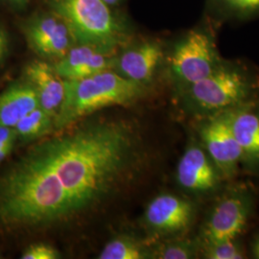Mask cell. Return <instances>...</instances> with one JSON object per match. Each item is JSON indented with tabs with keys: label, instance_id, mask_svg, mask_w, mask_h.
Returning a JSON list of instances; mask_svg holds the SVG:
<instances>
[{
	"label": "cell",
	"instance_id": "7a4b0ae2",
	"mask_svg": "<svg viewBox=\"0 0 259 259\" xmlns=\"http://www.w3.org/2000/svg\"><path fill=\"white\" fill-rule=\"evenodd\" d=\"M65 81V100L56 115V131L69 127L105 108L129 106L146 93L145 84L132 81L114 69Z\"/></svg>",
	"mask_w": 259,
	"mask_h": 259
},
{
	"label": "cell",
	"instance_id": "30bf717a",
	"mask_svg": "<svg viewBox=\"0 0 259 259\" xmlns=\"http://www.w3.org/2000/svg\"><path fill=\"white\" fill-rule=\"evenodd\" d=\"M195 207L184 198L172 194L159 195L153 199L145 211V221L157 232H185L193 222Z\"/></svg>",
	"mask_w": 259,
	"mask_h": 259
},
{
	"label": "cell",
	"instance_id": "5bb4252c",
	"mask_svg": "<svg viewBox=\"0 0 259 259\" xmlns=\"http://www.w3.org/2000/svg\"><path fill=\"white\" fill-rule=\"evenodd\" d=\"M37 107L39 104L37 93L25 79L11 84L0 94V127L15 128Z\"/></svg>",
	"mask_w": 259,
	"mask_h": 259
},
{
	"label": "cell",
	"instance_id": "9a60e30c",
	"mask_svg": "<svg viewBox=\"0 0 259 259\" xmlns=\"http://www.w3.org/2000/svg\"><path fill=\"white\" fill-rule=\"evenodd\" d=\"M230 126L244 153L245 159L259 161V114L251 104L226 111Z\"/></svg>",
	"mask_w": 259,
	"mask_h": 259
},
{
	"label": "cell",
	"instance_id": "603a6c76",
	"mask_svg": "<svg viewBox=\"0 0 259 259\" xmlns=\"http://www.w3.org/2000/svg\"><path fill=\"white\" fill-rule=\"evenodd\" d=\"M9 52V37L7 32L0 26V64L5 60Z\"/></svg>",
	"mask_w": 259,
	"mask_h": 259
},
{
	"label": "cell",
	"instance_id": "e0dca14e",
	"mask_svg": "<svg viewBox=\"0 0 259 259\" xmlns=\"http://www.w3.org/2000/svg\"><path fill=\"white\" fill-rule=\"evenodd\" d=\"M152 257L141 244L127 236H121L109 242L99 259H144Z\"/></svg>",
	"mask_w": 259,
	"mask_h": 259
},
{
	"label": "cell",
	"instance_id": "52a82bcc",
	"mask_svg": "<svg viewBox=\"0 0 259 259\" xmlns=\"http://www.w3.org/2000/svg\"><path fill=\"white\" fill-rule=\"evenodd\" d=\"M205 152L212 159L223 178L232 177L243 160L244 153L232 134L227 112L208 116L200 130Z\"/></svg>",
	"mask_w": 259,
	"mask_h": 259
},
{
	"label": "cell",
	"instance_id": "ba28073f",
	"mask_svg": "<svg viewBox=\"0 0 259 259\" xmlns=\"http://www.w3.org/2000/svg\"><path fill=\"white\" fill-rule=\"evenodd\" d=\"M24 34L29 47L46 61L61 60L77 45L69 27L53 12L28 21Z\"/></svg>",
	"mask_w": 259,
	"mask_h": 259
},
{
	"label": "cell",
	"instance_id": "ac0fdd59",
	"mask_svg": "<svg viewBox=\"0 0 259 259\" xmlns=\"http://www.w3.org/2000/svg\"><path fill=\"white\" fill-rule=\"evenodd\" d=\"M197 250L198 245L192 241H177L162 245L154 254L160 259L193 258Z\"/></svg>",
	"mask_w": 259,
	"mask_h": 259
},
{
	"label": "cell",
	"instance_id": "8fae6325",
	"mask_svg": "<svg viewBox=\"0 0 259 259\" xmlns=\"http://www.w3.org/2000/svg\"><path fill=\"white\" fill-rule=\"evenodd\" d=\"M116 57L95 47L76 45L61 60L55 62L54 68L64 80L83 79L104 70L114 69Z\"/></svg>",
	"mask_w": 259,
	"mask_h": 259
},
{
	"label": "cell",
	"instance_id": "ffe728a7",
	"mask_svg": "<svg viewBox=\"0 0 259 259\" xmlns=\"http://www.w3.org/2000/svg\"><path fill=\"white\" fill-rule=\"evenodd\" d=\"M204 257L207 259H242L245 257L240 244L233 240L223 241L204 247Z\"/></svg>",
	"mask_w": 259,
	"mask_h": 259
},
{
	"label": "cell",
	"instance_id": "4fadbf2b",
	"mask_svg": "<svg viewBox=\"0 0 259 259\" xmlns=\"http://www.w3.org/2000/svg\"><path fill=\"white\" fill-rule=\"evenodd\" d=\"M163 59V48L157 40H146L126 49L116 57L114 69L137 83L147 85Z\"/></svg>",
	"mask_w": 259,
	"mask_h": 259
},
{
	"label": "cell",
	"instance_id": "3957f363",
	"mask_svg": "<svg viewBox=\"0 0 259 259\" xmlns=\"http://www.w3.org/2000/svg\"><path fill=\"white\" fill-rule=\"evenodd\" d=\"M184 90L190 109L208 117L252 104L259 81L244 65L223 61L209 76Z\"/></svg>",
	"mask_w": 259,
	"mask_h": 259
},
{
	"label": "cell",
	"instance_id": "8992f818",
	"mask_svg": "<svg viewBox=\"0 0 259 259\" xmlns=\"http://www.w3.org/2000/svg\"><path fill=\"white\" fill-rule=\"evenodd\" d=\"M252 207L250 193L234 191L214 206L204 225L199 243L206 247L223 241L233 240L243 232Z\"/></svg>",
	"mask_w": 259,
	"mask_h": 259
},
{
	"label": "cell",
	"instance_id": "d6986e66",
	"mask_svg": "<svg viewBox=\"0 0 259 259\" xmlns=\"http://www.w3.org/2000/svg\"><path fill=\"white\" fill-rule=\"evenodd\" d=\"M228 16L246 19L259 15V0H215Z\"/></svg>",
	"mask_w": 259,
	"mask_h": 259
},
{
	"label": "cell",
	"instance_id": "484cf974",
	"mask_svg": "<svg viewBox=\"0 0 259 259\" xmlns=\"http://www.w3.org/2000/svg\"><path fill=\"white\" fill-rule=\"evenodd\" d=\"M7 1H9V2H11V3L20 4V3H22V2H24V1H26V0H7Z\"/></svg>",
	"mask_w": 259,
	"mask_h": 259
},
{
	"label": "cell",
	"instance_id": "2e32d148",
	"mask_svg": "<svg viewBox=\"0 0 259 259\" xmlns=\"http://www.w3.org/2000/svg\"><path fill=\"white\" fill-rule=\"evenodd\" d=\"M18 139L32 141L44 139L55 129V117L40 107L30 111L15 126Z\"/></svg>",
	"mask_w": 259,
	"mask_h": 259
},
{
	"label": "cell",
	"instance_id": "7402d4cb",
	"mask_svg": "<svg viewBox=\"0 0 259 259\" xmlns=\"http://www.w3.org/2000/svg\"><path fill=\"white\" fill-rule=\"evenodd\" d=\"M18 139L14 128L0 127V162L9 156Z\"/></svg>",
	"mask_w": 259,
	"mask_h": 259
},
{
	"label": "cell",
	"instance_id": "d4e9b609",
	"mask_svg": "<svg viewBox=\"0 0 259 259\" xmlns=\"http://www.w3.org/2000/svg\"><path fill=\"white\" fill-rule=\"evenodd\" d=\"M108 5H110V6H113V5H115V4H117L120 0H104Z\"/></svg>",
	"mask_w": 259,
	"mask_h": 259
},
{
	"label": "cell",
	"instance_id": "cb8c5ba5",
	"mask_svg": "<svg viewBox=\"0 0 259 259\" xmlns=\"http://www.w3.org/2000/svg\"><path fill=\"white\" fill-rule=\"evenodd\" d=\"M252 252L254 257L259 258V237H257L252 244Z\"/></svg>",
	"mask_w": 259,
	"mask_h": 259
},
{
	"label": "cell",
	"instance_id": "277c9868",
	"mask_svg": "<svg viewBox=\"0 0 259 259\" xmlns=\"http://www.w3.org/2000/svg\"><path fill=\"white\" fill-rule=\"evenodd\" d=\"M51 12L69 27L77 45L115 53L127 39L124 26L104 0H47Z\"/></svg>",
	"mask_w": 259,
	"mask_h": 259
},
{
	"label": "cell",
	"instance_id": "7c38bea8",
	"mask_svg": "<svg viewBox=\"0 0 259 259\" xmlns=\"http://www.w3.org/2000/svg\"><path fill=\"white\" fill-rule=\"evenodd\" d=\"M24 79L37 93L39 107L56 117L65 96V81L58 74L53 64L35 60L24 69Z\"/></svg>",
	"mask_w": 259,
	"mask_h": 259
},
{
	"label": "cell",
	"instance_id": "5b68a950",
	"mask_svg": "<svg viewBox=\"0 0 259 259\" xmlns=\"http://www.w3.org/2000/svg\"><path fill=\"white\" fill-rule=\"evenodd\" d=\"M222 62L212 32L197 28L177 44L170 57V67L185 89L209 76Z\"/></svg>",
	"mask_w": 259,
	"mask_h": 259
},
{
	"label": "cell",
	"instance_id": "9c48e42d",
	"mask_svg": "<svg viewBox=\"0 0 259 259\" xmlns=\"http://www.w3.org/2000/svg\"><path fill=\"white\" fill-rule=\"evenodd\" d=\"M223 177L212 159L203 147L190 145L181 157L177 168L180 185L194 193L214 191Z\"/></svg>",
	"mask_w": 259,
	"mask_h": 259
},
{
	"label": "cell",
	"instance_id": "6da1fadb",
	"mask_svg": "<svg viewBox=\"0 0 259 259\" xmlns=\"http://www.w3.org/2000/svg\"><path fill=\"white\" fill-rule=\"evenodd\" d=\"M46 137L0 178V225L47 230L68 225L120 194L144 162L137 127L92 118Z\"/></svg>",
	"mask_w": 259,
	"mask_h": 259
},
{
	"label": "cell",
	"instance_id": "44dd1931",
	"mask_svg": "<svg viewBox=\"0 0 259 259\" xmlns=\"http://www.w3.org/2000/svg\"><path fill=\"white\" fill-rule=\"evenodd\" d=\"M60 252L51 245L46 243H37L29 246L22 253V259H58Z\"/></svg>",
	"mask_w": 259,
	"mask_h": 259
}]
</instances>
